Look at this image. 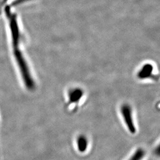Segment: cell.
Wrapping results in <instances>:
<instances>
[{"label": "cell", "mask_w": 160, "mask_h": 160, "mask_svg": "<svg viewBox=\"0 0 160 160\" xmlns=\"http://www.w3.org/2000/svg\"><path fill=\"white\" fill-rule=\"evenodd\" d=\"M77 148L81 152H84L88 147V140L84 135H80L77 140Z\"/></svg>", "instance_id": "5"}, {"label": "cell", "mask_w": 160, "mask_h": 160, "mask_svg": "<svg viewBox=\"0 0 160 160\" xmlns=\"http://www.w3.org/2000/svg\"><path fill=\"white\" fill-rule=\"evenodd\" d=\"M12 32V44L14 51V55L22 75L23 82L28 89L33 90L36 86L34 80L31 75L28 63L23 56V53L20 49V33L17 21L12 20L10 22Z\"/></svg>", "instance_id": "1"}, {"label": "cell", "mask_w": 160, "mask_h": 160, "mask_svg": "<svg viewBox=\"0 0 160 160\" xmlns=\"http://www.w3.org/2000/svg\"><path fill=\"white\" fill-rule=\"evenodd\" d=\"M145 155V151L143 149L139 148L132 155L128 160H142Z\"/></svg>", "instance_id": "6"}, {"label": "cell", "mask_w": 160, "mask_h": 160, "mask_svg": "<svg viewBox=\"0 0 160 160\" xmlns=\"http://www.w3.org/2000/svg\"><path fill=\"white\" fill-rule=\"evenodd\" d=\"M84 92L80 88L71 89L68 92V100L69 104L78 103L83 96Z\"/></svg>", "instance_id": "3"}, {"label": "cell", "mask_w": 160, "mask_h": 160, "mask_svg": "<svg viewBox=\"0 0 160 160\" xmlns=\"http://www.w3.org/2000/svg\"><path fill=\"white\" fill-rule=\"evenodd\" d=\"M120 112L128 130L131 133H135L136 128L133 120L132 110L131 106L128 104H124L120 108Z\"/></svg>", "instance_id": "2"}, {"label": "cell", "mask_w": 160, "mask_h": 160, "mask_svg": "<svg viewBox=\"0 0 160 160\" xmlns=\"http://www.w3.org/2000/svg\"><path fill=\"white\" fill-rule=\"evenodd\" d=\"M8 1V0H3L1 3H0V13L1 12V10L3 7V6H5V4H6V2Z\"/></svg>", "instance_id": "7"}, {"label": "cell", "mask_w": 160, "mask_h": 160, "mask_svg": "<svg viewBox=\"0 0 160 160\" xmlns=\"http://www.w3.org/2000/svg\"><path fill=\"white\" fill-rule=\"evenodd\" d=\"M153 72V67L149 63L144 65L142 68L139 70L138 73V77L141 80H144L150 78Z\"/></svg>", "instance_id": "4"}]
</instances>
